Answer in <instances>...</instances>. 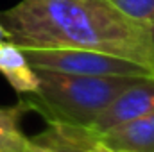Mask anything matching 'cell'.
<instances>
[{
  "instance_id": "6da1fadb",
  "label": "cell",
  "mask_w": 154,
  "mask_h": 152,
  "mask_svg": "<svg viewBox=\"0 0 154 152\" xmlns=\"http://www.w3.org/2000/svg\"><path fill=\"white\" fill-rule=\"evenodd\" d=\"M5 36L18 47L86 48L134 61L154 74L145 25L124 16L108 0H22L0 11Z\"/></svg>"
},
{
  "instance_id": "7a4b0ae2",
  "label": "cell",
  "mask_w": 154,
  "mask_h": 152,
  "mask_svg": "<svg viewBox=\"0 0 154 152\" xmlns=\"http://www.w3.org/2000/svg\"><path fill=\"white\" fill-rule=\"evenodd\" d=\"M39 90L32 95H22L31 111L45 120L68 125L88 127L95 116L122 93L145 77L118 75H74L50 70H36Z\"/></svg>"
},
{
  "instance_id": "3957f363",
  "label": "cell",
  "mask_w": 154,
  "mask_h": 152,
  "mask_svg": "<svg viewBox=\"0 0 154 152\" xmlns=\"http://www.w3.org/2000/svg\"><path fill=\"white\" fill-rule=\"evenodd\" d=\"M22 48V47H20ZM23 56L34 70H50L74 75H118V77H154V74L124 57L86 48H39L23 47Z\"/></svg>"
},
{
  "instance_id": "277c9868",
  "label": "cell",
  "mask_w": 154,
  "mask_h": 152,
  "mask_svg": "<svg viewBox=\"0 0 154 152\" xmlns=\"http://www.w3.org/2000/svg\"><path fill=\"white\" fill-rule=\"evenodd\" d=\"M154 111V77H145L136 84L125 88L95 116V120L84 127L90 136L100 134L113 127L133 122L143 114Z\"/></svg>"
},
{
  "instance_id": "5b68a950",
  "label": "cell",
  "mask_w": 154,
  "mask_h": 152,
  "mask_svg": "<svg viewBox=\"0 0 154 152\" xmlns=\"http://www.w3.org/2000/svg\"><path fill=\"white\" fill-rule=\"evenodd\" d=\"M90 138L91 141H100L111 149L131 152H154V111Z\"/></svg>"
},
{
  "instance_id": "8992f818",
  "label": "cell",
  "mask_w": 154,
  "mask_h": 152,
  "mask_svg": "<svg viewBox=\"0 0 154 152\" xmlns=\"http://www.w3.org/2000/svg\"><path fill=\"white\" fill-rule=\"evenodd\" d=\"M0 74L18 95H32L39 90L38 72L29 65L22 48L9 39L0 41Z\"/></svg>"
},
{
  "instance_id": "52a82bcc",
  "label": "cell",
  "mask_w": 154,
  "mask_h": 152,
  "mask_svg": "<svg viewBox=\"0 0 154 152\" xmlns=\"http://www.w3.org/2000/svg\"><path fill=\"white\" fill-rule=\"evenodd\" d=\"M27 113H31V108L22 97L16 104L0 108V152H25L29 138L20 123Z\"/></svg>"
},
{
  "instance_id": "ba28073f",
  "label": "cell",
  "mask_w": 154,
  "mask_h": 152,
  "mask_svg": "<svg viewBox=\"0 0 154 152\" xmlns=\"http://www.w3.org/2000/svg\"><path fill=\"white\" fill-rule=\"evenodd\" d=\"M25 152H84V150L77 149L74 143H70L68 140H65L63 136L54 132L50 127H47L41 134L27 140Z\"/></svg>"
},
{
  "instance_id": "9c48e42d",
  "label": "cell",
  "mask_w": 154,
  "mask_h": 152,
  "mask_svg": "<svg viewBox=\"0 0 154 152\" xmlns=\"http://www.w3.org/2000/svg\"><path fill=\"white\" fill-rule=\"evenodd\" d=\"M116 11H120L129 20L149 25L154 22V0H108Z\"/></svg>"
},
{
  "instance_id": "30bf717a",
  "label": "cell",
  "mask_w": 154,
  "mask_h": 152,
  "mask_svg": "<svg viewBox=\"0 0 154 152\" xmlns=\"http://www.w3.org/2000/svg\"><path fill=\"white\" fill-rule=\"evenodd\" d=\"M84 152H131V150H122V149H111V147H108V145H104V143H100V141H93L88 149Z\"/></svg>"
},
{
  "instance_id": "8fae6325",
  "label": "cell",
  "mask_w": 154,
  "mask_h": 152,
  "mask_svg": "<svg viewBox=\"0 0 154 152\" xmlns=\"http://www.w3.org/2000/svg\"><path fill=\"white\" fill-rule=\"evenodd\" d=\"M147 31H149V36H151V43H152V57H154V22L147 25Z\"/></svg>"
},
{
  "instance_id": "7c38bea8",
  "label": "cell",
  "mask_w": 154,
  "mask_h": 152,
  "mask_svg": "<svg viewBox=\"0 0 154 152\" xmlns=\"http://www.w3.org/2000/svg\"><path fill=\"white\" fill-rule=\"evenodd\" d=\"M2 39H7V36H5V29H4V25L0 23V41Z\"/></svg>"
}]
</instances>
